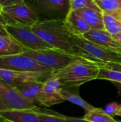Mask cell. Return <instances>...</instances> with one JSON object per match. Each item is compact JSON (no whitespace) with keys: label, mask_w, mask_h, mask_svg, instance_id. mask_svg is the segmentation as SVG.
<instances>
[{"label":"cell","mask_w":121,"mask_h":122,"mask_svg":"<svg viewBox=\"0 0 121 122\" xmlns=\"http://www.w3.org/2000/svg\"><path fill=\"white\" fill-rule=\"evenodd\" d=\"M41 122H67L66 117L58 113L47 112L39 107L36 109Z\"/></svg>","instance_id":"ffe728a7"},{"label":"cell","mask_w":121,"mask_h":122,"mask_svg":"<svg viewBox=\"0 0 121 122\" xmlns=\"http://www.w3.org/2000/svg\"><path fill=\"white\" fill-rule=\"evenodd\" d=\"M0 122H4V121H3L2 119H0Z\"/></svg>","instance_id":"d6a6232c"},{"label":"cell","mask_w":121,"mask_h":122,"mask_svg":"<svg viewBox=\"0 0 121 122\" xmlns=\"http://www.w3.org/2000/svg\"><path fill=\"white\" fill-rule=\"evenodd\" d=\"M3 6L0 4V14H2L3 13Z\"/></svg>","instance_id":"1f68e13d"},{"label":"cell","mask_w":121,"mask_h":122,"mask_svg":"<svg viewBox=\"0 0 121 122\" xmlns=\"http://www.w3.org/2000/svg\"><path fill=\"white\" fill-rule=\"evenodd\" d=\"M7 23H9L8 19L3 14H0V35L9 36V34L6 29V25Z\"/></svg>","instance_id":"484cf974"},{"label":"cell","mask_w":121,"mask_h":122,"mask_svg":"<svg viewBox=\"0 0 121 122\" xmlns=\"http://www.w3.org/2000/svg\"><path fill=\"white\" fill-rule=\"evenodd\" d=\"M75 12L85 20L91 29L105 30L103 11L89 8H84L78 9L75 11Z\"/></svg>","instance_id":"5bb4252c"},{"label":"cell","mask_w":121,"mask_h":122,"mask_svg":"<svg viewBox=\"0 0 121 122\" xmlns=\"http://www.w3.org/2000/svg\"><path fill=\"white\" fill-rule=\"evenodd\" d=\"M23 54L32 58L53 73L63 69L76 59L80 58L57 49L37 51L28 50Z\"/></svg>","instance_id":"277c9868"},{"label":"cell","mask_w":121,"mask_h":122,"mask_svg":"<svg viewBox=\"0 0 121 122\" xmlns=\"http://www.w3.org/2000/svg\"><path fill=\"white\" fill-rule=\"evenodd\" d=\"M38 107L25 99L18 90L0 79V112L36 109Z\"/></svg>","instance_id":"8992f818"},{"label":"cell","mask_w":121,"mask_h":122,"mask_svg":"<svg viewBox=\"0 0 121 122\" xmlns=\"http://www.w3.org/2000/svg\"><path fill=\"white\" fill-rule=\"evenodd\" d=\"M99 71L97 63L80 57L53 75L58 78L63 87H77L97 79Z\"/></svg>","instance_id":"7a4b0ae2"},{"label":"cell","mask_w":121,"mask_h":122,"mask_svg":"<svg viewBox=\"0 0 121 122\" xmlns=\"http://www.w3.org/2000/svg\"><path fill=\"white\" fill-rule=\"evenodd\" d=\"M71 40L78 56L81 58L97 63L98 65L102 63L121 64V54L106 49L82 36L72 34Z\"/></svg>","instance_id":"3957f363"},{"label":"cell","mask_w":121,"mask_h":122,"mask_svg":"<svg viewBox=\"0 0 121 122\" xmlns=\"http://www.w3.org/2000/svg\"><path fill=\"white\" fill-rule=\"evenodd\" d=\"M39 11L48 19H65L70 10V0H35Z\"/></svg>","instance_id":"8fae6325"},{"label":"cell","mask_w":121,"mask_h":122,"mask_svg":"<svg viewBox=\"0 0 121 122\" xmlns=\"http://www.w3.org/2000/svg\"><path fill=\"white\" fill-rule=\"evenodd\" d=\"M31 29L53 48L78 56L72 43L73 34L68 28L65 19L39 20L31 26Z\"/></svg>","instance_id":"6da1fadb"},{"label":"cell","mask_w":121,"mask_h":122,"mask_svg":"<svg viewBox=\"0 0 121 122\" xmlns=\"http://www.w3.org/2000/svg\"><path fill=\"white\" fill-rule=\"evenodd\" d=\"M9 20V22L32 26L39 21L37 14L32 10L26 2L6 6L2 13Z\"/></svg>","instance_id":"ba28073f"},{"label":"cell","mask_w":121,"mask_h":122,"mask_svg":"<svg viewBox=\"0 0 121 122\" xmlns=\"http://www.w3.org/2000/svg\"><path fill=\"white\" fill-rule=\"evenodd\" d=\"M97 79L108 80L113 83L121 84V71L100 67V71Z\"/></svg>","instance_id":"7402d4cb"},{"label":"cell","mask_w":121,"mask_h":122,"mask_svg":"<svg viewBox=\"0 0 121 122\" xmlns=\"http://www.w3.org/2000/svg\"><path fill=\"white\" fill-rule=\"evenodd\" d=\"M65 22L73 35L83 36L91 29L85 20L75 11H69L65 19Z\"/></svg>","instance_id":"e0dca14e"},{"label":"cell","mask_w":121,"mask_h":122,"mask_svg":"<svg viewBox=\"0 0 121 122\" xmlns=\"http://www.w3.org/2000/svg\"><path fill=\"white\" fill-rule=\"evenodd\" d=\"M100 67L111 69L116 71H121V63H102L99 64Z\"/></svg>","instance_id":"4316f807"},{"label":"cell","mask_w":121,"mask_h":122,"mask_svg":"<svg viewBox=\"0 0 121 122\" xmlns=\"http://www.w3.org/2000/svg\"><path fill=\"white\" fill-rule=\"evenodd\" d=\"M25 2V0H0V4L3 7Z\"/></svg>","instance_id":"83f0119b"},{"label":"cell","mask_w":121,"mask_h":122,"mask_svg":"<svg viewBox=\"0 0 121 122\" xmlns=\"http://www.w3.org/2000/svg\"><path fill=\"white\" fill-rule=\"evenodd\" d=\"M51 75V73L21 71L0 69V79L14 87L33 81L46 80Z\"/></svg>","instance_id":"30bf717a"},{"label":"cell","mask_w":121,"mask_h":122,"mask_svg":"<svg viewBox=\"0 0 121 122\" xmlns=\"http://www.w3.org/2000/svg\"><path fill=\"white\" fill-rule=\"evenodd\" d=\"M61 94H62V97L65 101L70 102H71L76 105L81 107L83 109H84L86 110V112L94 108L93 106H92L91 104H90L89 103L86 102L83 98H81L77 94L70 92L69 91L63 89V90L61 92Z\"/></svg>","instance_id":"d6986e66"},{"label":"cell","mask_w":121,"mask_h":122,"mask_svg":"<svg viewBox=\"0 0 121 122\" xmlns=\"http://www.w3.org/2000/svg\"><path fill=\"white\" fill-rule=\"evenodd\" d=\"M0 69L21 71L53 73L32 58L24 54H11L0 56Z\"/></svg>","instance_id":"52a82bcc"},{"label":"cell","mask_w":121,"mask_h":122,"mask_svg":"<svg viewBox=\"0 0 121 122\" xmlns=\"http://www.w3.org/2000/svg\"><path fill=\"white\" fill-rule=\"evenodd\" d=\"M36 109L2 111L0 112V119L5 122H41Z\"/></svg>","instance_id":"4fadbf2b"},{"label":"cell","mask_w":121,"mask_h":122,"mask_svg":"<svg viewBox=\"0 0 121 122\" xmlns=\"http://www.w3.org/2000/svg\"><path fill=\"white\" fill-rule=\"evenodd\" d=\"M89 8L101 11L95 0H70V10L69 11H75L80 9Z\"/></svg>","instance_id":"603a6c76"},{"label":"cell","mask_w":121,"mask_h":122,"mask_svg":"<svg viewBox=\"0 0 121 122\" xmlns=\"http://www.w3.org/2000/svg\"><path fill=\"white\" fill-rule=\"evenodd\" d=\"M83 119L90 122H120L109 116L105 110L96 107L87 112Z\"/></svg>","instance_id":"ac0fdd59"},{"label":"cell","mask_w":121,"mask_h":122,"mask_svg":"<svg viewBox=\"0 0 121 122\" xmlns=\"http://www.w3.org/2000/svg\"><path fill=\"white\" fill-rule=\"evenodd\" d=\"M28 49L11 36L0 35V56L23 54Z\"/></svg>","instance_id":"2e32d148"},{"label":"cell","mask_w":121,"mask_h":122,"mask_svg":"<svg viewBox=\"0 0 121 122\" xmlns=\"http://www.w3.org/2000/svg\"><path fill=\"white\" fill-rule=\"evenodd\" d=\"M113 37L114 38V39H115L116 41H118L120 44H121V33H119L118 34H117V35L113 36Z\"/></svg>","instance_id":"f546056e"},{"label":"cell","mask_w":121,"mask_h":122,"mask_svg":"<svg viewBox=\"0 0 121 122\" xmlns=\"http://www.w3.org/2000/svg\"><path fill=\"white\" fill-rule=\"evenodd\" d=\"M63 88L58 78L51 74L44 81L38 104L46 107H50L65 102L61 94Z\"/></svg>","instance_id":"9c48e42d"},{"label":"cell","mask_w":121,"mask_h":122,"mask_svg":"<svg viewBox=\"0 0 121 122\" xmlns=\"http://www.w3.org/2000/svg\"><path fill=\"white\" fill-rule=\"evenodd\" d=\"M66 119H67V122H90L85 120L84 119H79V118L70 117H66Z\"/></svg>","instance_id":"f1b7e54d"},{"label":"cell","mask_w":121,"mask_h":122,"mask_svg":"<svg viewBox=\"0 0 121 122\" xmlns=\"http://www.w3.org/2000/svg\"><path fill=\"white\" fill-rule=\"evenodd\" d=\"M105 30L110 34L112 36L118 34L121 32V22L118 21L105 29Z\"/></svg>","instance_id":"cb8c5ba5"},{"label":"cell","mask_w":121,"mask_h":122,"mask_svg":"<svg viewBox=\"0 0 121 122\" xmlns=\"http://www.w3.org/2000/svg\"><path fill=\"white\" fill-rule=\"evenodd\" d=\"M95 1L99 9L107 14L121 10V0H95Z\"/></svg>","instance_id":"44dd1931"},{"label":"cell","mask_w":121,"mask_h":122,"mask_svg":"<svg viewBox=\"0 0 121 122\" xmlns=\"http://www.w3.org/2000/svg\"><path fill=\"white\" fill-rule=\"evenodd\" d=\"M118 107H119V104L117 102H111L106 107L104 110L109 116L113 117L114 116H116L117 112L118 110Z\"/></svg>","instance_id":"d4e9b609"},{"label":"cell","mask_w":121,"mask_h":122,"mask_svg":"<svg viewBox=\"0 0 121 122\" xmlns=\"http://www.w3.org/2000/svg\"><path fill=\"white\" fill-rule=\"evenodd\" d=\"M82 36L112 51L121 54V44L116 41L106 30L90 29Z\"/></svg>","instance_id":"7c38bea8"},{"label":"cell","mask_w":121,"mask_h":122,"mask_svg":"<svg viewBox=\"0 0 121 122\" xmlns=\"http://www.w3.org/2000/svg\"><path fill=\"white\" fill-rule=\"evenodd\" d=\"M9 35L11 36L28 50H43L55 49L43 39H41L31 29V26L9 22L6 25Z\"/></svg>","instance_id":"5b68a950"},{"label":"cell","mask_w":121,"mask_h":122,"mask_svg":"<svg viewBox=\"0 0 121 122\" xmlns=\"http://www.w3.org/2000/svg\"><path fill=\"white\" fill-rule=\"evenodd\" d=\"M116 116L121 117V104H119V107H118V112H117Z\"/></svg>","instance_id":"4dcf8cb0"},{"label":"cell","mask_w":121,"mask_h":122,"mask_svg":"<svg viewBox=\"0 0 121 122\" xmlns=\"http://www.w3.org/2000/svg\"><path fill=\"white\" fill-rule=\"evenodd\" d=\"M44 81H33L15 86L21 96L29 102L36 104L43 88Z\"/></svg>","instance_id":"9a60e30c"}]
</instances>
